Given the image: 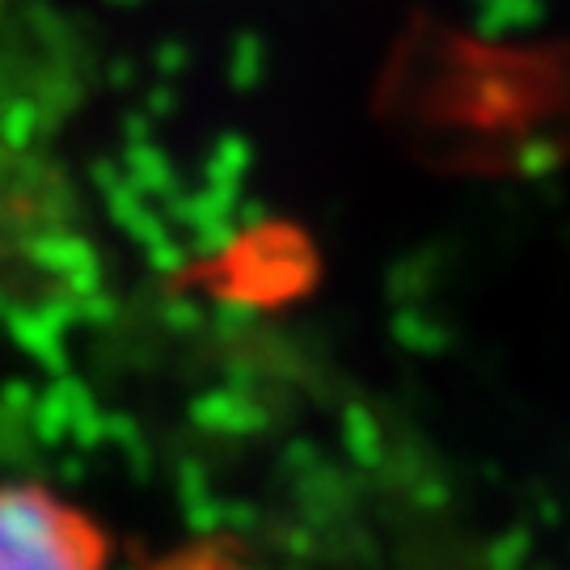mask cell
Listing matches in <instances>:
<instances>
[{"mask_svg": "<svg viewBox=\"0 0 570 570\" xmlns=\"http://www.w3.org/2000/svg\"><path fill=\"white\" fill-rule=\"evenodd\" d=\"M98 524L42 487H0V570H102Z\"/></svg>", "mask_w": 570, "mask_h": 570, "instance_id": "obj_1", "label": "cell"}]
</instances>
